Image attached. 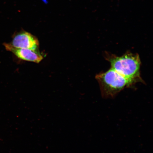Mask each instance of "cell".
Listing matches in <instances>:
<instances>
[{"label":"cell","instance_id":"cell-1","mask_svg":"<svg viewBox=\"0 0 153 153\" xmlns=\"http://www.w3.org/2000/svg\"><path fill=\"white\" fill-rule=\"evenodd\" d=\"M105 58L110 63L111 68L134 83H144L140 76L141 62L138 54L128 52L118 56L107 53Z\"/></svg>","mask_w":153,"mask_h":153},{"label":"cell","instance_id":"cell-2","mask_svg":"<svg viewBox=\"0 0 153 153\" xmlns=\"http://www.w3.org/2000/svg\"><path fill=\"white\" fill-rule=\"evenodd\" d=\"M96 78L100 85L101 94L105 98H113L125 88L135 84L112 68L97 74Z\"/></svg>","mask_w":153,"mask_h":153},{"label":"cell","instance_id":"cell-3","mask_svg":"<svg viewBox=\"0 0 153 153\" xmlns=\"http://www.w3.org/2000/svg\"><path fill=\"white\" fill-rule=\"evenodd\" d=\"M9 44L17 48L34 51L38 50L39 46V42L37 37L24 30L15 33L13 36L12 41Z\"/></svg>","mask_w":153,"mask_h":153},{"label":"cell","instance_id":"cell-4","mask_svg":"<svg viewBox=\"0 0 153 153\" xmlns=\"http://www.w3.org/2000/svg\"><path fill=\"white\" fill-rule=\"evenodd\" d=\"M7 51H10L19 59L22 60L39 63L43 60V56L38 50L28 49L17 48L9 43L3 44Z\"/></svg>","mask_w":153,"mask_h":153}]
</instances>
